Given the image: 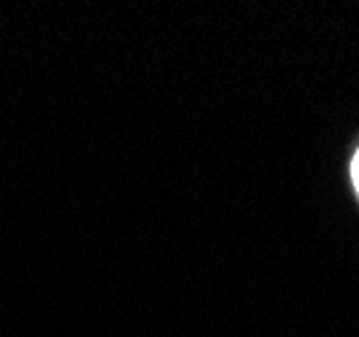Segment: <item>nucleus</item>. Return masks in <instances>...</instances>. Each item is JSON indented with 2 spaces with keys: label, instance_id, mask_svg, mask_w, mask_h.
Listing matches in <instances>:
<instances>
[{
  "label": "nucleus",
  "instance_id": "f257e3e1",
  "mask_svg": "<svg viewBox=\"0 0 359 337\" xmlns=\"http://www.w3.org/2000/svg\"><path fill=\"white\" fill-rule=\"evenodd\" d=\"M351 178H354V186H357V192H359V151H357V157H354V162H351Z\"/></svg>",
  "mask_w": 359,
  "mask_h": 337
}]
</instances>
